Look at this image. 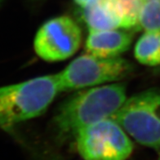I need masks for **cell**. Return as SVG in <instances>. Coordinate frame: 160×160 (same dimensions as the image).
<instances>
[{"mask_svg": "<svg viewBox=\"0 0 160 160\" xmlns=\"http://www.w3.org/2000/svg\"><path fill=\"white\" fill-rule=\"evenodd\" d=\"M2 0H0V4L2 3Z\"/></svg>", "mask_w": 160, "mask_h": 160, "instance_id": "5bb4252c", "label": "cell"}, {"mask_svg": "<svg viewBox=\"0 0 160 160\" xmlns=\"http://www.w3.org/2000/svg\"><path fill=\"white\" fill-rule=\"evenodd\" d=\"M47 160H61V159H60L58 157H51V158H48Z\"/></svg>", "mask_w": 160, "mask_h": 160, "instance_id": "4fadbf2b", "label": "cell"}, {"mask_svg": "<svg viewBox=\"0 0 160 160\" xmlns=\"http://www.w3.org/2000/svg\"><path fill=\"white\" fill-rule=\"evenodd\" d=\"M96 1H97V0H74V2L78 6H79L81 8H84L89 6V5L93 3Z\"/></svg>", "mask_w": 160, "mask_h": 160, "instance_id": "7c38bea8", "label": "cell"}, {"mask_svg": "<svg viewBox=\"0 0 160 160\" xmlns=\"http://www.w3.org/2000/svg\"><path fill=\"white\" fill-rule=\"evenodd\" d=\"M132 39V33L118 29L89 31L85 50L87 53L97 57H119L129 48Z\"/></svg>", "mask_w": 160, "mask_h": 160, "instance_id": "52a82bcc", "label": "cell"}, {"mask_svg": "<svg viewBox=\"0 0 160 160\" xmlns=\"http://www.w3.org/2000/svg\"><path fill=\"white\" fill-rule=\"evenodd\" d=\"M112 118L141 145L160 148V90L127 98Z\"/></svg>", "mask_w": 160, "mask_h": 160, "instance_id": "3957f363", "label": "cell"}, {"mask_svg": "<svg viewBox=\"0 0 160 160\" xmlns=\"http://www.w3.org/2000/svg\"><path fill=\"white\" fill-rule=\"evenodd\" d=\"M122 83L100 86L77 93L60 106L54 118L56 128L65 135H76L80 130L112 118L127 100Z\"/></svg>", "mask_w": 160, "mask_h": 160, "instance_id": "6da1fadb", "label": "cell"}, {"mask_svg": "<svg viewBox=\"0 0 160 160\" xmlns=\"http://www.w3.org/2000/svg\"><path fill=\"white\" fill-rule=\"evenodd\" d=\"M119 16L121 28L128 30L137 26L144 0H113Z\"/></svg>", "mask_w": 160, "mask_h": 160, "instance_id": "30bf717a", "label": "cell"}, {"mask_svg": "<svg viewBox=\"0 0 160 160\" xmlns=\"http://www.w3.org/2000/svg\"><path fill=\"white\" fill-rule=\"evenodd\" d=\"M82 9V17L89 31L121 28L119 16L113 0H97Z\"/></svg>", "mask_w": 160, "mask_h": 160, "instance_id": "ba28073f", "label": "cell"}, {"mask_svg": "<svg viewBox=\"0 0 160 160\" xmlns=\"http://www.w3.org/2000/svg\"><path fill=\"white\" fill-rule=\"evenodd\" d=\"M158 160H160V154H159V158H158Z\"/></svg>", "mask_w": 160, "mask_h": 160, "instance_id": "9a60e30c", "label": "cell"}, {"mask_svg": "<svg viewBox=\"0 0 160 160\" xmlns=\"http://www.w3.org/2000/svg\"><path fill=\"white\" fill-rule=\"evenodd\" d=\"M75 136L78 150L85 160H126L133 150L127 132L112 118L87 127Z\"/></svg>", "mask_w": 160, "mask_h": 160, "instance_id": "5b68a950", "label": "cell"}, {"mask_svg": "<svg viewBox=\"0 0 160 160\" xmlns=\"http://www.w3.org/2000/svg\"><path fill=\"white\" fill-rule=\"evenodd\" d=\"M82 42V31L71 17L60 16L46 21L35 35L36 54L48 62L64 61L75 54Z\"/></svg>", "mask_w": 160, "mask_h": 160, "instance_id": "8992f818", "label": "cell"}, {"mask_svg": "<svg viewBox=\"0 0 160 160\" xmlns=\"http://www.w3.org/2000/svg\"><path fill=\"white\" fill-rule=\"evenodd\" d=\"M137 25L145 31L160 32V1H145L141 7Z\"/></svg>", "mask_w": 160, "mask_h": 160, "instance_id": "8fae6325", "label": "cell"}, {"mask_svg": "<svg viewBox=\"0 0 160 160\" xmlns=\"http://www.w3.org/2000/svg\"><path fill=\"white\" fill-rule=\"evenodd\" d=\"M134 56L143 65H160V32L145 31L137 42Z\"/></svg>", "mask_w": 160, "mask_h": 160, "instance_id": "9c48e42d", "label": "cell"}, {"mask_svg": "<svg viewBox=\"0 0 160 160\" xmlns=\"http://www.w3.org/2000/svg\"><path fill=\"white\" fill-rule=\"evenodd\" d=\"M132 65L122 57H101L87 54L77 57L58 73L61 92L115 82L128 75Z\"/></svg>", "mask_w": 160, "mask_h": 160, "instance_id": "277c9868", "label": "cell"}, {"mask_svg": "<svg viewBox=\"0 0 160 160\" xmlns=\"http://www.w3.org/2000/svg\"><path fill=\"white\" fill-rule=\"evenodd\" d=\"M144 1H148V0H144ZM158 1H160V0H158Z\"/></svg>", "mask_w": 160, "mask_h": 160, "instance_id": "2e32d148", "label": "cell"}, {"mask_svg": "<svg viewBox=\"0 0 160 160\" xmlns=\"http://www.w3.org/2000/svg\"><path fill=\"white\" fill-rule=\"evenodd\" d=\"M60 92L57 74L0 87V128L11 130L40 116Z\"/></svg>", "mask_w": 160, "mask_h": 160, "instance_id": "7a4b0ae2", "label": "cell"}]
</instances>
